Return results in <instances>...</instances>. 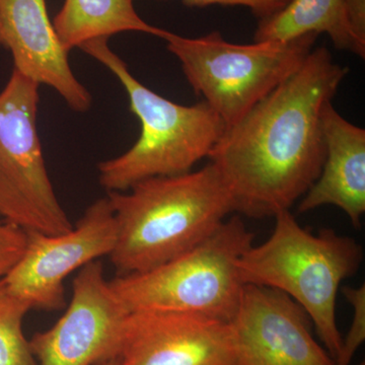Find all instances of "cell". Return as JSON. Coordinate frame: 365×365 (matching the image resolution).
Wrapping results in <instances>:
<instances>
[{"instance_id": "20", "label": "cell", "mask_w": 365, "mask_h": 365, "mask_svg": "<svg viewBox=\"0 0 365 365\" xmlns=\"http://www.w3.org/2000/svg\"><path fill=\"white\" fill-rule=\"evenodd\" d=\"M350 30L360 47L365 49V0H343Z\"/></svg>"}, {"instance_id": "11", "label": "cell", "mask_w": 365, "mask_h": 365, "mask_svg": "<svg viewBox=\"0 0 365 365\" xmlns=\"http://www.w3.org/2000/svg\"><path fill=\"white\" fill-rule=\"evenodd\" d=\"M116 359L121 365H237L230 323L180 312H131Z\"/></svg>"}, {"instance_id": "4", "label": "cell", "mask_w": 365, "mask_h": 365, "mask_svg": "<svg viewBox=\"0 0 365 365\" xmlns=\"http://www.w3.org/2000/svg\"><path fill=\"white\" fill-rule=\"evenodd\" d=\"M109 39L88 41L79 47L119 79L130 110L141 125L139 138L130 150L98 165V182L109 192H123L153 177L191 172L208 158L227 126L215 110L201 101L177 104L137 81L123 60L108 44Z\"/></svg>"}, {"instance_id": "12", "label": "cell", "mask_w": 365, "mask_h": 365, "mask_svg": "<svg viewBox=\"0 0 365 365\" xmlns=\"http://www.w3.org/2000/svg\"><path fill=\"white\" fill-rule=\"evenodd\" d=\"M0 47L11 53L14 71L56 91L73 111L91 109V93L72 71L46 0H0Z\"/></svg>"}, {"instance_id": "22", "label": "cell", "mask_w": 365, "mask_h": 365, "mask_svg": "<svg viewBox=\"0 0 365 365\" xmlns=\"http://www.w3.org/2000/svg\"><path fill=\"white\" fill-rule=\"evenodd\" d=\"M359 365H365L364 361H362L361 364H359Z\"/></svg>"}, {"instance_id": "1", "label": "cell", "mask_w": 365, "mask_h": 365, "mask_svg": "<svg viewBox=\"0 0 365 365\" xmlns=\"http://www.w3.org/2000/svg\"><path fill=\"white\" fill-rule=\"evenodd\" d=\"M348 71L326 47L314 48L297 71L225 129L208 158L227 184L235 212L275 216L313 186L326 158L324 109Z\"/></svg>"}, {"instance_id": "21", "label": "cell", "mask_w": 365, "mask_h": 365, "mask_svg": "<svg viewBox=\"0 0 365 365\" xmlns=\"http://www.w3.org/2000/svg\"><path fill=\"white\" fill-rule=\"evenodd\" d=\"M96 365H121V362L118 359H112L105 360V361L100 362V364Z\"/></svg>"}, {"instance_id": "16", "label": "cell", "mask_w": 365, "mask_h": 365, "mask_svg": "<svg viewBox=\"0 0 365 365\" xmlns=\"http://www.w3.org/2000/svg\"><path fill=\"white\" fill-rule=\"evenodd\" d=\"M30 304L0 283V365H38L23 331Z\"/></svg>"}, {"instance_id": "19", "label": "cell", "mask_w": 365, "mask_h": 365, "mask_svg": "<svg viewBox=\"0 0 365 365\" xmlns=\"http://www.w3.org/2000/svg\"><path fill=\"white\" fill-rule=\"evenodd\" d=\"M290 0H182L188 7H205L220 4L225 6H246L259 21L277 14Z\"/></svg>"}, {"instance_id": "6", "label": "cell", "mask_w": 365, "mask_h": 365, "mask_svg": "<svg viewBox=\"0 0 365 365\" xmlns=\"http://www.w3.org/2000/svg\"><path fill=\"white\" fill-rule=\"evenodd\" d=\"M317 38L309 34L287 42L237 45L217 31L200 38L168 31L163 40L179 59L189 85L227 128L299 68Z\"/></svg>"}, {"instance_id": "18", "label": "cell", "mask_w": 365, "mask_h": 365, "mask_svg": "<svg viewBox=\"0 0 365 365\" xmlns=\"http://www.w3.org/2000/svg\"><path fill=\"white\" fill-rule=\"evenodd\" d=\"M28 242L25 230L0 217V280L21 260Z\"/></svg>"}, {"instance_id": "17", "label": "cell", "mask_w": 365, "mask_h": 365, "mask_svg": "<svg viewBox=\"0 0 365 365\" xmlns=\"http://www.w3.org/2000/svg\"><path fill=\"white\" fill-rule=\"evenodd\" d=\"M341 290L352 307V321L345 338H342L339 354L334 361L335 365H350L365 340V285L343 287Z\"/></svg>"}, {"instance_id": "5", "label": "cell", "mask_w": 365, "mask_h": 365, "mask_svg": "<svg viewBox=\"0 0 365 365\" xmlns=\"http://www.w3.org/2000/svg\"><path fill=\"white\" fill-rule=\"evenodd\" d=\"M254 239L234 216L181 256L146 272L115 276L110 287L128 313L180 312L230 322L245 287L237 261Z\"/></svg>"}, {"instance_id": "10", "label": "cell", "mask_w": 365, "mask_h": 365, "mask_svg": "<svg viewBox=\"0 0 365 365\" xmlns=\"http://www.w3.org/2000/svg\"><path fill=\"white\" fill-rule=\"evenodd\" d=\"M309 322L304 309L279 290L245 284L228 322L237 365H335L314 340Z\"/></svg>"}, {"instance_id": "14", "label": "cell", "mask_w": 365, "mask_h": 365, "mask_svg": "<svg viewBox=\"0 0 365 365\" xmlns=\"http://www.w3.org/2000/svg\"><path fill=\"white\" fill-rule=\"evenodd\" d=\"M133 1L66 0L53 20L60 43L69 53L88 41L109 39L120 33H144L163 39L168 31L143 21Z\"/></svg>"}, {"instance_id": "15", "label": "cell", "mask_w": 365, "mask_h": 365, "mask_svg": "<svg viewBox=\"0 0 365 365\" xmlns=\"http://www.w3.org/2000/svg\"><path fill=\"white\" fill-rule=\"evenodd\" d=\"M309 34H327L336 49L365 57L350 30L343 0H290L277 14L259 21L254 40L287 42Z\"/></svg>"}, {"instance_id": "2", "label": "cell", "mask_w": 365, "mask_h": 365, "mask_svg": "<svg viewBox=\"0 0 365 365\" xmlns=\"http://www.w3.org/2000/svg\"><path fill=\"white\" fill-rule=\"evenodd\" d=\"M107 198L116 223L109 256L116 276L146 272L181 256L235 212L232 194L211 163L186 174L143 180Z\"/></svg>"}, {"instance_id": "9", "label": "cell", "mask_w": 365, "mask_h": 365, "mask_svg": "<svg viewBox=\"0 0 365 365\" xmlns=\"http://www.w3.org/2000/svg\"><path fill=\"white\" fill-rule=\"evenodd\" d=\"M128 312L106 279L102 261L91 262L72 281L66 313L29 340L38 365H96L116 359Z\"/></svg>"}, {"instance_id": "7", "label": "cell", "mask_w": 365, "mask_h": 365, "mask_svg": "<svg viewBox=\"0 0 365 365\" xmlns=\"http://www.w3.org/2000/svg\"><path fill=\"white\" fill-rule=\"evenodd\" d=\"M40 85L14 71L0 91V217L26 232L73 227L48 174L38 133Z\"/></svg>"}, {"instance_id": "3", "label": "cell", "mask_w": 365, "mask_h": 365, "mask_svg": "<svg viewBox=\"0 0 365 365\" xmlns=\"http://www.w3.org/2000/svg\"><path fill=\"white\" fill-rule=\"evenodd\" d=\"M267 241L251 247L237 261L245 284L279 290L304 309L335 360L342 346L337 325L341 283L359 272L364 249L356 240L323 228L313 234L297 222L290 210L275 216Z\"/></svg>"}, {"instance_id": "8", "label": "cell", "mask_w": 365, "mask_h": 365, "mask_svg": "<svg viewBox=\"0 0 365 365\" xmlns=\"http://www.w3.org/2000/svg\"><path fill=\"white\" fill-rule=\"evenodd\" d=\"M28 234L25 253L0 283L26 300L31 309L56 312L67 307L64 280L74 271L112 253L116 223L105 197L91 203L66 234Z\"/></svg>"}, {"instance_id": "13", "label": "cell", "mask_w": 365, "mask_h": 365, "mask_svg": "<svg viewBox=\"0 0 365 365\" xmlns=\"http://www.w3.org/2000/svg\"><path fill=\"white\" fill-rule=\"evenodd\" d=\"M323 131L325 162L297 210L336 206L359 228L365 212V130L341 116L331 103L324 109Z\"/></svg>"}]
</instances>
